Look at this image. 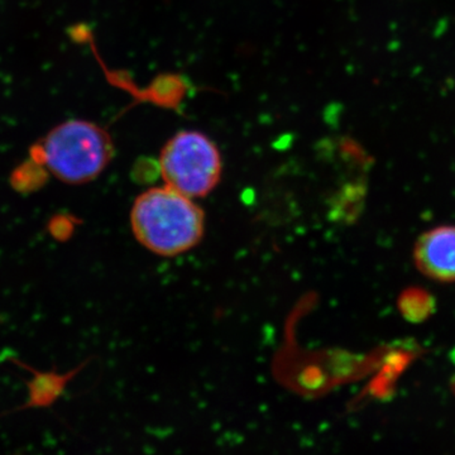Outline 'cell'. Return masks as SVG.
Wrapping results in <instances>:
<instances>
[{
    "label": "cell",
    "instance_id": "7",
    "mask_svg": "<svg viewBox=\"0 0 455 455\" xmlns=\"http://www.w3.org/2000/svg\"><path fill=\"white\" fill-rule=\"evenodd\" d=\"M80 220H77L74 214L70 212H59L50 218L47 223V233L57 242H68L73 236L75 228L79 226Z\"/></svg>",
    "mask_w": 455,
    "mask_h": 455
},
{
    "label": "cell",
    "instance_id": "6",
    "mask_svg": "<svg viewBox=\"0 0 455 455\" xmlns=\"http://www.w3.org/2000/svg\"><path fill=\"white\" fill-rule=\"evenodd\" d=\"M49 180V169L29 158L12 171L9 184L17 193L29 196L46 187Z\"/></svg>",
    "mask_w": 455,
    "mask_h": 455
},
{
    "label": "cell",
    "instance_id": "2",
    "mask_svg": "<svg viewBox=\"0 0 455 455\" xmlns=\"http://www.w3.org/2000/svg\"><path fill=\"white\" fill-rule=\"evenodd\" d=\"M46 167L60 181L84 185L94 181L113 160L112 137L88 121H68L41 140Z\"/></svg>",
    "mask_w": 455,
    "mask_h": 455
},
{
    "label": "cell",
    "instance_id": "1",
    "mask_svg": "<svg viewBox=\"0 0 455 455\" xmlns=\"http://www.w3.org/2000/svg\"><path fill=\"white\" fill-rule=\"evenodd\" d=\"M131 227L137 241L149 252L175 257L200 243L205 214L194 199L164 185L149 188L134 200Z\"/></svg>",
    "mask_w": 455,
    "mask_h": 455
},
{
    "label": "cell",
    "instance_id": "3",
    "mask_svg": "<svg viewBox=\"0 0 455 455\" xmlns=\"http://www.w3.org/2000/svg\"><path fill=\"white\" fill-rule=\"evenodd\" d=\"M158 163L164 185L191 199L211 194L223 171L220 149L196 131L176 133L164 146Z\"/></svg>",
    "mask_w": 455,
    "mask_h": 455
},
{
    "label": "cell",
    "instance_id": "5",
    "mask_svg": "<svg viewBox=\"0 0 455 455\" xmlns=\"http://www.w3.org/2000/svg\"><path fill=\"white\" fill-rule=\"evenodd\" d=\"M16 366L23 368L27 372L32 373L31 381L27 382V388H28V397L25 405L17 407L12 412L23 411L28 409H46V407L52 406L56 403L57 398L61 396L68 387V382L79 374L86 366L82 363V366L74 368L65 373H57L56 371H37L33 367L27 366L23 362L18 359L12 358Z\"/></svg>",
    "mask_w": 455,
    "mask_h": 455
},
{
    "label": "cell",
    "instance_id": "4",
    "mask_svg": "<svg viewBox=\"0 0 455 455\" xmlns=\"http://www.w3.org/2000/svg\"><path fill=\"white\" fill-rule=\"evenodd\" d=\"M414 260L425 277L436 283H455V227L433 228L419 236Z\"/></svg>",
    "mask_w": 455,
    "mask_h": 455
}]
</instances>
